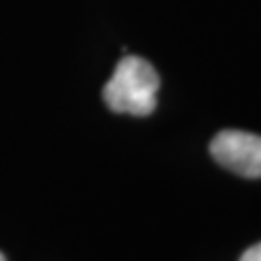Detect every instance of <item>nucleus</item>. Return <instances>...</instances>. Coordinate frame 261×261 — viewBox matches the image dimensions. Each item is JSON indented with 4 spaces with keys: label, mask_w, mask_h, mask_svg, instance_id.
Returning <instances> with one entry per match:
<instances>
[{
    "label": "nucleus",
    "mask_w": 261,
    "mask_h": 261,
    "mask_svg": "<svg viewBox=\"0 0 261 261\" xmlns=\"http://www.w3.org/2000/svg\"><path fill=\"white\" fill-rule=\"evenodd\" d=\"M240 261H261V242L252 246V248H248V250L242 253Z\"/></svg>",
    "instance_id": "obj_3"
},
{
    "label": "nucleus",
    "mask_w": 261,
    "mask_h": 261,
    "mask_svg": "<svg viewBox=\"0 0 261 261\" xmlns=\"http://www.w3.org/2000/svg\"><path fill=\"white\" fill-rule=\"evenodd\" d=\"M213 159L244 178H261V136L240 130L217 134L209 145Z\"/></svg>",
    "instance_id": "obj_2"
},
{
    "label": "nucleus",
    "mask_w": 261,
    "mask_h": 261,
    "mask_svg": "<svg viewBox=\"0 0 261 261\" xmlns=\"http://www.w3.org/2000/svg\"><path fill=\"white\" fill-rule=\"evenodd\" d=\"M161 87L157 70L140 56H126L103 87V99L112 112L147 116L157 109Z\"/></svg>",
    "instance_id": "obj_1"
},
{
    "label": "nucleus",
    "mask_w": 261,
    "mask_h": 261,
    "mask_svg": "<svg viewBox=\"0 0 261 261\" xmlns=\"http://www.w3.org/2000/svg\"><path fill=\"white\" fill-rule=\"evenodd\" d=\"M0 261H6V257H4V255H2V252H0Z\"/></svg>",
    "instance_id": "obj_4"
}]
</instances>
